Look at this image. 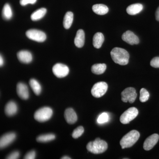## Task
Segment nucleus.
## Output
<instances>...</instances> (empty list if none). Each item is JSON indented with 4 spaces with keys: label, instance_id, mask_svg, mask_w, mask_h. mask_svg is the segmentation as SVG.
<instances>
[{
    "label": "nucleus",
    "instance_id": "6e6552de",
    "mask_svg": "<svg viewBox=\"0 0 159 159\" xmlns=\"http://www.w3.org/2000/svg\"><path fill=\"white\" fill-rule=\"evenodd\" d=\"M122 100L123 102H129L132 103L134 102L137 97L136 91L134 88L129 87L125 89L121 93Z\"/></svg>",
    "mask_w": 159,
    "mask_h": 159
},
{
    "label": "nucleus",
    "instance_id": "6ab92c4d",
    "mask_svg": "<svg viewBox=\"0 0 159 159\" xmlns=\"http://www.w3.org/2000/svg\"><path fill=\"white\" fill-rule=\"evenodd\" d=\"M104 40L103 34L101 32H97L94 35L93 38V45L94 48L99 49L101 48Z\"/></svg>",
    "mask_w": 159,
    "mask_h": 159
},
{
    "label": "nucleus",
    "instance_id": "7c9ffc66",
    "mask_svg": "<svg viewBox=\"0 0 159 159\" xmlns=\"http://www.w3.org/2000/svg\"><path fill=\"white\" fill-rule=\"evenodd\" d=\"M35 157H36V152L32 150L26 154L24 159H34L35 158Z\"/></svg>",
    "mask_w": 159,
    "mask_h": 159
},
{
    "label": "nucleus",
    "instance_id": "423d86ee",
    "mask_svg": "<svg viewBox=\"0 0 159 159\" xmlns=\"http://www.w3.org/2000/svg\"><path fill=\"white\" fill-rule=\"evenodd\" d=\"M108 85L105 82H99L95 84L92 88L91 93L96 98H100L106 93Z\"/></svg>",
    "mask_w": 159,
    "mask_h": 159
},
{
    "label": "nucleus",
    "instance_id": "2f4dec72",
    "mask_svg": "<svg viewBox=\"0 0 159 159\" xmlns=\"http://www.w3.org/2000/svg\"><path fill=\"white\" fill-rule=\"evenodd\" d=\"M20 157V153L18 151H14L11 152L6 158L7 159H17Z\"/></svg>",
    "mask_w": 159,
    "mask_h": 159
},
{
    "label": "nucleus",
    "instance_id": "20e7f679",
    "mask_svg": "<svg viewBox=\"0 0 159 159\" xmlns=\"http://www.w3.org/2000/svg\"><path fill=\"white\" fill-rule=\"evenodd\" d=\"M53 113V110L50 107H42L34 113V118L38 122H44L51 119Z\"/></svg>",
    "mask_w": 159,
    "mask_h": 159
},
{
    "label": "nucleus",
    "instance_id": "72a5a7b5",
    "mask_svg": "<svg viewBox=\"0 0 159 159\" xmlns=\"http://www.w3.org/2000/svg\"><path fill=\"white\" fill-rule=\"evenodd\" d=\"M4 60L2 55L0 54V67L4 65Z\"/></svg>",
    "mask_w": 159,
    "mask_h": 159
},
{
    "label": "nucleus",
    "instance_id": "473e14b6",
    "mask_svg": "<svg viewBox=\"0 0 159 159\" xmlns=\"http://www.w3.org/2000/svg\"><path fill=\"white\" fill-rule=\"evenodd\" d=\"M37 0H20V4L21 6H25L28 4H34Z\"/></svg>",
    "mask_w": 159,
    "mask_h": 159
},
{
    "label": "nucleus",
    "instance_id": "2eb2a0df",
    "mask_svg": "<svg viewBox=\"0 0 159 159\" xmlns=\"http://www.w3.org/2000/svg\"><path fill=\"white\" fill-rule=\"evenodd\" d=\"M17 56L19 60L24 63H29L32 60V54L28 51L23 50L19 51L17 53Z\"/></svg>",
    "mask_w": 159,
    "mask_h": 159
},
{
    "label": "nucleus",
    "instance_id": "bb28decb",
    "mask_svg": "<svg viewBox=\"0 0 159 159\" xmlns=\"http://www.w3.org/2000/svg\"><path fill=\"white\" fill-rule=\"evenodd\" d=\"M140 100L141 102H146L149 99V93L145 89H141L140 92Z\"/></svg>",
    "mask_w": 159,
    "mask_h": 159
},
{
    "label": "nucleus",
    "instance_id": "aec40b11",
    "mask_svg": "<svg viewBox=\"0 0 159 159\" xmlns=\"http://www.w3.org/2000/svg\"><path fill=\"white\" fill-rule=\"evenodd\" d=\"M93 11L97 14L103 15L108 12V7L103 4H96L93 6Z\"/></svg>",
    "mask_w": 159,
    "mask_h": 159
},
{
    "label": "nucleus",
    "instance_id": "4468645a",
    "mask_svg": "<svg viewBox=\"0 0 159 159\" xmlns=\"http://www.w3.org/2000/svg\"><path fill=\"white\" fill-rule=\"evenodd\" d=\"M64 117L66 121L70 124H74L77 120V114L72 108H69L66 110Z\"/></svg>",
    "mask_w": 159,
    "mask_h": 159
},
{
    "label": "nucleus",
    "instance_id": "9d476101",
    "mask_svg": "<svg viewBox=\"0 0 159 159\" xmlns=\"http://www.w3.org/2000/svg\"><path fill=\"white\" fill-rule=\"evenodd\" d=\"M16 138L15 133L10 132L5 134L0 138V149L4 148L9 146L14 142Z\"/></svg>",
    "mask_w": 159,
    "mask_h": 159
},
{
    "label": "nucleus",
    "instance_id": "5701e85b",
    "mask_svg": "<svg viewBox=\"0 0 159 159\" xmlns=\"http://www.w3.org/2000/svg\"><path fill=\"white\" fill-rule=\"evenodd\" d=\"M106 68L105 64H96L92 66L91 70L94 74L100 75L104 73Z\"/></svg>",
    "mask_w": 159,
    "mask_h": 159
},
{
    "label": "nucleus",
    "instance_id": "1a4fd4ad",
    "mask_svg": "<svg viewBox=\"0 0 159 159\" xmlns=\"http://www.w3.org/2000/svg\"><path fill=\"white\" fill-rule=\"evenodd\" d=\"M53 73L58 78H63L68 75L69 69L67 66L61 63L56 64L52 68Z\"/></svg>",
    "mask_w": 159,
    "mask_h": 159
},
{
    "label": "nucleus",
    "instance_id": "c756f323",
    "mask_svg": "<svg viewBox=\"0 0 159 159\" xmlns=\"http://www.w3.org/2000/svg\"><path fill=\"white\" fill-rule=\"evenodd\" d=\"M150 65L156 68H159V57H154L151 61Z\"/></svg>",
    "mask_w": 159,
    "mask_h": 159
},
{
    "label": "nucleus",
    "instance_id": "f257e3e1",
    "mask_svg": "<svg viewBox=\"0 0 159 159\" xmlns=\"http://www.w3.org/2000/svg\"><path fill=\"white\" fill-rule=\"evenodd\" d=\"M111 57L114 62L120 65L125 66L129 62V54L125 49L115 48L111 52Z\"/></svg>",
    "mask_w": 159,
    "mask_h": 159
},
{
    "label": "nucleus",
    "instance_id": "f3484780",
    "mask_svg": "<svg viewBox=\"0 0 159 159\" xmlns=\"http://www.w3.org/2000/svg\"><path fill=\"white\" fill-rule=\"evenodd\" d=\"M18 111L17 104L14 101H11L7 103L5 107V113L9 116H14Z\"/></svg>",
    "mask_w": 159,
    "mask_h": 159
},
{
    "label": "nucleus",
    "instance_id": "f03ea898",
    "mask_svg": "<svg viewBox=\"0 0 159 159\" xmlns=\"http://www.w3.org/2000/svg\"><path fill=\"white\" fill-rule=\"evenodd\" d=\"M86 148L90 152L98 154L105 152L107 150L108 145L105 141L101 140L99 138H97L95 141L89 142Z\"/></svg>",
    "mask_w": 159,
    "mask_h": 159
},
{
    "label": "nucleus",
    "instance_id": "4be33fe9",
    "mask_svg": "<svg viewBox=\"0 0 159 159\" xmlns=\"http://www.w3.org/2000/svg\"><path fill=\"white\" fill-rule=\"evenodd\" d=\"M46 13H47V9L45 8H40L34 11L31 15V19L33 21H37L41 19L44 16Z\"/></svg>",
    "mask_w": 159,
    "mask_h": 159
},
{
    "label": "nucleus",
    "instance_id": "f704fd0d",
    "mask_svg": "<svg viewBox=\"0 0 159 159\" xmlns=\"http://www.w3.org/2000/svg\"><path fill=\"white\" fill-rule=\"evenodd\" d=\"M156 18L157 21H159V7L157 9L156 12Z\"/></svg>",
    "mask_w": 159,
    "mask_h": 159
},
{
    "label": "nucleus",
    "instance_id": "7ed1b4c3",
    "mask_svg": "<svg viewBox=\"0 0 159 159\" xmlns=\"http://www.w3.org/2000/svg\"><path fill=\"white\" fill-rule=\"evenodd\" d=\"M140 138V134L138 131L133 130L123 137L120 142L122 149L132 147Z\"/></svg>",
    "mask_w": 159,
    "mask_h": 159
},
{
    "label": "nucleus",
    "instance_id": "ddd939ff",
    "mask_svg": "<svg viewBox=\"0 0 159 159\" xmlns=\"http://www.w3.org/2000/svg\"><path fill=\"white\" fill-rule=\"evenodd\" d=\"M16 91L18 95L22 99H29V91L28 86L23 83L20 82L17 84Z\"/></svg>",
    "mask_w": 159,
    "mask_h": 159
},
{
    "label": "nucleus",
    "instance_id": "a211bd4d",
    "mask_svg": "<svg viewBox=\"0 0 159 159\" xmlns=\"http://www.w3.org/2000/svg\"><path fill=\"white\" fill-rule=\"evenodd\" d=\"M143 9V6L141 4H132L129 6L126 9V12L130 15H135L140 13Z\"/></svg>",
    "mask_w": 159,
    "mask_h": 159
},
{
    "label": "nucleus",
    "instance_id": "f8f14e48",
    "mask_svg": "<svg viewBox=\"0 0 159 159\" xmlns=\"http://www.w3.org/2000/svg\"><path fill=\"white\" fill-rule=\"evenodd\" d=\"M159 139V136L157 134H155L152 135L145 140L143 145V148L145 150H151L156 145Z\"/></svg>",
    "mask_w": 159,
    "mask_h": 159
},
{
    "label": "nucleus",
    "instance_id": "b1692460",
    "mask_svg": "<svg viewBox=\"0 0 159 159\" xmlns=\"http://www.w3.org/2000/svg\"><path fill=\"white\" fill-rule=\"evenodd\" d=\"M2 15L4 19L9 20L12 17L13 13L11 6L9 4H6L3 7Z\"/></svg>",
    "mask_w": 159,
    "mask_h": 159
},
{
    "label": "nucleus",
    "instance_id": "412c9836",
    "mask_svg": "<svg viewBox=\"0 0 159 159\" xmlns=\"http://www.w3.org/2000/svg\"><path fill=\"white\" fill-rule=\"evenodd\" d=\"M74 20V14L71 11H68L66 13L64 18L63 25L65 29H68L70 28Z\"/></svg>",
    "mask_w": 159,
    "mask_h": 159
},
{
    "label": "nucleus",
    "instance_id": "39448f33",
    "mask_svg": "<svg viewBox=\"0 0 159 159\" xmlns=\"http://www.w3.org/2000/svg\"><path fill=\"white\" fill-rule=\"evenodd\" d=\"M139 111L134 107H130L125 111L120 117V121L123 124H127L136 118Z\"/></svg>",
    "mask_w": 159,
    "mask_h": 159
},
{
    "label": "nucleus",
    "instance_id": "9b49d317",
    "mask_svg": "<svg viewBox=\"0 0 159 159\" xmlns=\"http://www.w3.org/2000/svg\"><path fill=\"white\" fill-rule=\"evenodd\" d=\"M122 39L129 44H138L139 43V37L132 31H127L123 33L122 35Z\"/></svg>",
    "mask_w": 159,
    "mask_h": 159
},
{
    "label": "nucleus",
    "instance_id": "a878e982",
    "mask_svg": "<svg viewBox=\"0 0 159 159\" xmlns=\"http://www.w3.org/2000/svg\"><path fill=\"white\" fill-rule=\"evenodd\" d=\"M55 139V135L53 134H45L39 136L36 139L38 142L45 143L53 141Z\"/></svg>",
    "mask_w": 159,
    "mask_h": 159
},
{
    "label": "nucleus",
    "instance_id": "cd10ccee",
    "mask_svg": "<svg viewBox=\"0 0 159 159\" xmlns=\"http://www.w3.org/2000/svg\"><path fill=\"white\" fill-rule=\"evenodd\" d=\"M84 132V129L82 126H80L74 129L72 133V137L74 139H77L82 135Z\"/></svg>",
    "mask_w": 159,
    "mask_h": 159
},
{
    "label": "nucleus",
    "instance_id": "c9c22d12",
    "mask_svg": "<svg viewBox=\"0 0 159 159\" xmlns=\"http://www.w3.org/2000/svg\"><path fill=\"white\" fill-rule=\"evenodd\" d=\"M61 159H71L70 157H67V156H64L63 157H62V158H61Z\"/></svg>",
    "mask_w": 159,
    "mask_h": 159
},
{
    "label": "nucleus",
    "instance_id": "c85d7f7f",
    "mask_svg": "<svg viewBox=\"0 0 159 159\" xmlns=\"http://www.w3.org/2000/svg\"><path fill=\"white\" fill-rule=\"evenodd\" d=\"M109 120V116L107 113L103 112L101 114L97 119V122L99 124L105 123L108 122Z\"/></svg>",
    "mask_w": 159,
    "mask_h": 159
},
{
    "label": "nucleus",
    "instance_id": "0eeeda50",
    "mask_svg": "<svg viewBox=\"0 0 159 159\" xmlns=\"http://www.w3.org/2000/svg\"><path fill=\"white\" fill-rule=\"evenodd\" d=\"M26 34L29 39L38 42H43L45 41L47 38L44 32L37 29H30L27 31Z\"/></svg>",
    "mask_w": 159,
    "mask_h": 159
},
{
    "label": "nucleus",
    "instance_id": "393cba45",
    "mask_svg": "<svg viewBox=\"0 0 159 159\" xmlns=\"http://www.w3.org/2000/svg\"><path fill=\"white\" fill-rule=\"evenodd\" d=\"M29 84L35 94L36 95H39L41 93L42 91L41 86L36 80L34 79L30 80Z\"/></svg>",
    "mask_w": 159,
    "mask_h": 159
},
{
    "label": "nucleus",
    "instance_id": "dca6fc26",
    "mask_svg": "<svg viewBox=\"0 0 159 159\" xmlns=\"http://www.w3.org/2000/svg\"><path fill=\"white\" fill-rule=\"evenodd\" d=\"M85 41V34L82 29H80L77 31L76 37L74 39V43L76 47L81 48L84 45Z\"/></svg>",
    "mask_w": 159,
    "mask_h": 159
}]
</instances>
